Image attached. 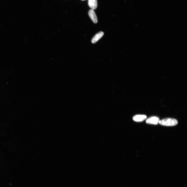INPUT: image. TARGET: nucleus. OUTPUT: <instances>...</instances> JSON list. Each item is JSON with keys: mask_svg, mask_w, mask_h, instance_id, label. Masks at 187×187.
Listing matches in <instances>:
<instances>
[{"mask_svg": "<svg viewBox=\"0 0 187 187\" xmlns=\"http://www.w3.org/2000/svg\"><path fill=\"white\" fill-rule=\"evenodd\" d=\"M159 117H153L148 118L146 120V123L148 124L157 125L159 124Z\"/></svg>", "mask_w": 187, "mask_h": 187, "instance_id": "f03ea898", "label": "nucleus"}, {"mask_svg": "<svg viewBox=\"0 0 187 187\" xmlns=\"http://www.w3.org/2000/svg\"><path fill=\"white\" fill-rule=\"evenodd\" d=\"M82 1H85V0H81Z\"/></svg>", "mask_w": 187, "mask_h": 187, "instance_id": "0eeeda50", "label": "nucleus"}, {"mask_svg": "<svg viewBox=\"0 0 187 187\" xmlns=\"http://www.w3.org/2000/svg\"><path fill=\"white\" fill-rule=\"evenodd\" d=\"M147 117L145 115H136L133 117V119L136 122H141L146 119Z\"/></svg>", "mask_w": 187, "mask_h": 187, "instance_id": "20e7f679", "label": "nucleus"}, {"mask_svg": "<svg viewBox=\"0 0 187 187\" xmlns=\"http://www.w3.org/2000/svg\"><path fill=\"white\" fill-rule=\"evenodd\" d=\"M178 121L174 118H168L160 120L159 123L161 125L165 126H174L178 124Z\"/></svg>", "mask_w": 187, "mask_h": 187, "instance_id": "f257e3e1", "label": "nucleus"}, {"mask_svg": "<svg viewBox=\"0 0 187 187\" xmlns=\"http://www.w3.org/2000/svg\"><path fill=\"white\" fill-rule=\"evenodd\" d=\"M104 33L102 31H101L97 34L93 38L92 42L93 44H94L97 42L99 39L103 36Z\"/></svg>", "mask_w": 187, "mask_h": 187, "instance_id": "423d86ee", "label": "nucleus"}, {"mask_svg": "<svg viewBox=\"0 0 187 187\" xmlns=\"http://www.w3.org/2000/svg\"><path fill=\"white\" fill-rule=\"evenodd\" d=\"M88 6L92 9H95L98 6V2L97 0H88Z\"/></svg>", "mask_w": 187, "mask_h": 187, "instance_id": "39448f33", "label": "nucleus"}, {"mask_svg": "<svg viewBox=\"0 0 187 187\" xmlns=\"http://www.w3.org/2000/svg\"><path fill=\"white\" fill-rule=\"evenodd\" d=\"M88 15L94 23H98L97 17L94 10L92 9L90 10L88 12Z\"/></svg>", "mask_w": 187, "mask_h": 187, "instance_id": "7ed1b4c3", "label": "nucleus"}]
</instances>
